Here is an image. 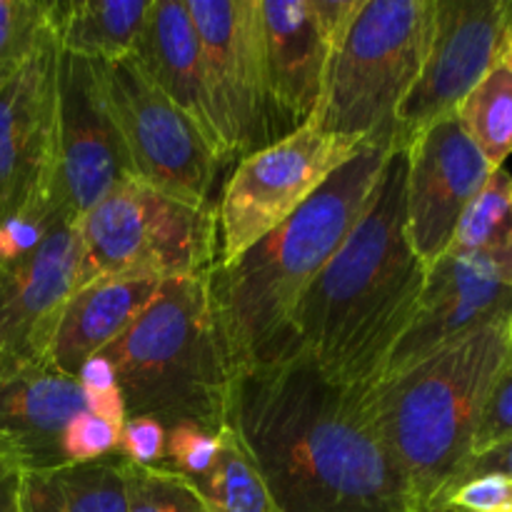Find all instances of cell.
<instances>
[{
	"instance_id": "obj_6",
	"label": "cell",
	"mask_w": 512,
	"mask_h": 512,
	"mask_svg": "<svg viewBox=\"0 0 512 512\" xmlns=\"http://www.w3.org/2000/svg\"><path fill=\"white\" fill-rule=\"evenodd\" d=\"M435 28V0H363L330 55L315 130L393 148L405 98L420 78Z\"/></svg>"
},
{
	"instance_id": "obj_27",
	"label": "cell",
	"mask_w": 512,
	"mask_h": 512,
	"mask_svg": "<svg viewBox=\"0 0 512 512\" xmlns=\"http://www.w3.org/2000/svg\"><path fill=\"white\" fill-rule=\"evenodd\" d=\"M125 512H208L198 490L180 475L163 468L135 465L125 468Z\"/></svg>"
},
{
	"instance_id": "obj_28",
	"label": "cell",
	"mask_w": 512,
	"mask_h": 512,
	"mask_svg": "<svg viewBox=\"0 0 512 512\" xmlns=\"http://www.w3.org/2000/svg\"><path fill=\"white\" fill-rule=\"evenodd\" d=\"M430 512H512V478L485 473L445 490Z\"/></svg>"
},
{
	"instance_id": "obj_8",
	"label": "cell",
	"mask_w": 512,
	"mask_h": 512,
	"mask_svg": "<svg viewBox=\"0 0 512 512\" xmlns=\"http://www.w3.org/2000/svg\"><path fill=\"white\" fill-rule=\"evenodd\" d=\"M78 275V223L58 193L48 210L0 235V370L45 365Z\"/></svg>"
},
{
	"instance_id": "obj_34",
	"label": "cell",
	"mask_w": 512,
	"mask_h": 512,
	"mask_svg": "<svg viewBox=\"0 0 512 512\" xmlns=\"http://www.w3.org/2000/svg\"><path fill=\"white\" fill-rule=\"evenodd\" d=\"M500 65H505V68L512 73V28L508 30V35H505V43H503V53H500Z\"/></svg>"
},
{
	"instance_id": "obj_19",
	"label": "cell",
	"mask_w": 512,
	"mask_h": 512,
	"mask_svg": "<svg viewBox=\"0 0 512 512\" xmlns=\"http://www.w3.org/2000/svg\"><path fill=\"white\" fill-rule=\"evenodd\" d=\"M163 283L158 278H95L78 285L63 305L45 365L78 380L85 365L115 343L153 303Z\"/></svg>"
},
{
	"instance_id": "obj_18",
	"label": "cell",
	"mask_w": 512,
	"mask_h": 512,
	"mask_svg": "<svg viewBox=\"0 0 512 512\" xmlns=\"http://www.w3.org/2000/svg\"><path fill=\"white\" fill-rule=\"evenodd\" d=\"M268 93L283 135L313 120L323 95L333 40L320 25L313 0H260Z\"/></svg>"
},
{
	"instance_id": "obj_35",
	"label": "cell",
	"mask_w": 512,
	"mask_h": 512,
	"mask_svg": "<svg viewBox=\"0 0 512 512\" xmlns=\"http://www.w3.org/2000/svg\"><path fill=\"white\" fill-rule=\"evenodd\" d=\"M510 328H512V318H510Z\"/></svg>"
},
{
	"instance_id": "obj_3",
	"label": "cell",
	"mask_w": 512,
	"mask_h": 512,
	"mask_svg": "<svg viewBox=\"0 0 512 512\" xmlns=\"http://www.w3.org/2000/svg\"><path fill=\"white\" fill-rule=\"evenodd\" d=\"M390 150H360L283 225L205 275L230 373L288 353L295 308L363 215Z\"/></svg>"
},
{
	"instance_id": "obj_9",
	"label": "cell",
	"mask_w": 512,
	"mask_h": 512,
	"mask_svg": "<svg viewBox=\"0 0 512 512\" xmlns=\"http://www.w3.org/2000/svg\"><path fill=\"white\" fill-rule=\"evenodd\" d=\"M368 145L315 130L313 125L238 160L220 193V258H238L260 238L283 225L340 165Z\"/></svg>"
},
{
	"instance_id": "obj_4",
	"label": "cell",
	"mask_w": 512,
	"mask_h": 512,
	"mask_svg": "<svg viewBox=\"0 0 512 512\" xmlns=\"http://www.w3.org/2000/svg\"><path fill=\"white\" fill-rule=\"evenodd\" d=\"M510 315L380 378L363 410L408 483L415 512H430L473 455L488 395L512 353Z\"/></svg>"
},
{
	"instance_id": "obj_7",
	"label": "cell",
	"mask_w": 512,
	"mask_h": 512,
	"mask_svg": "<svg viewBox=\"0 0 512 512\" xmlns=\"http://www.w3.org/2000/svg\"><path fill=\"white\" fill-rule=\"evenodd\" d=\"M78 285L95 278H205L220 258L215 205H190L140 180L78 223Z\"/></svg>"
},
{
	"instance_id": "obj_20",
	"label": "cell",
	"mask_w": 512,
	"mask_h": 512,
	"mask_svg": "<svg viewBox=\"0 0 512 512\" xmlns=\"http://www.w3.org/2000/svg\"><path fill=\"white\" fill-rule=\"evenodd\" d=\"M130 60L183 113L198 123L220 155L210 110L200 35L185 0H153ZM223 163V155H220Z\"/></svg>"
},
{
	"instance_id": "obj_31",
	"label": "cell",
	"mask_w": 512,
	"mask_h": 512,
	"mask_svg": "<svg viewBox=\"0 0 512 512\" xmlns=\"http://www.w3.org/2000/svg\"><path fill=\"white\" fill-rule=\"evenodd\" d=\"M118 453L135 465H155L165 453V428L150 418L125 420L120 430Z\"/></svg>"
},
{
	"instance_id": "obj_29",
	"label": "cell",
	"mask_w": 512,
	"mask_h": 512,
	"mask_svg": "<svg viewBox=\"0 0 512 512\" xmlns=\"http://www.w3.org/2000/svg\"><path fill=\"white\" fill-rule=\"evenodd\" d=\"M120 430H123V423L118 420L105 418L90 408L83 410L65 433L68 463H85V460H98L118 453Z\"/></svg>"
},
{
	"instance_id": "obj_12",
	"label": "cell",
	"mask_w": 512,
	"mask_h": 512,
	"mask_svg": "<svg viewBox=\"0 0 512 512\" xmlns=\"http://www.w3.org/2000/svg\"><path fill=\"white\" fill-rule=\"evenodd\" d=\"M58 30L0 85V235L53 198L58 173Z\"/></svg>"
},
{
	"instance_id": "obj_30",
	"label": "cell",
	"mask_w": 512,
	"mask_h": 512,
	"mask_svg": "<svg viewBox=\"0 0 512 512\" xmlns=\"http://www.w3.org/2000/svg\"><path fill=\"white\" fill-rule=\"evenodd\" d=\"M512 438V353L503 373L495 380L493 390L488 395L483 415H480L478 433L473 440V455L485 453L495 445L505 443ZM470 455V458H473Z\"/></svg>"
},
{
	"instance_id": "obj_17",
	"label": "cell",
	"mask_w": 512,
	"mask_h": 512,
	"mask_svg": "<svg viewBox=\"0 0 512 512\" xmlns=\"http://www.w3.org/2000/svg\"><path fill=\"white\" fill-rule=\"evenodd\" d=\"M88 410L80 380L50 365L0 370V458L20 470L68 463V425Z\"/></svg>"
},
{
	"instance_id": "obj_25",
	"label": "cell",
	"mask_w": 512,
	"mask_h": 512,
	"mask_svg": "<svg viewBox=\"0 0 512 512\" xmlns=\"http://www.w3.org/2000/svg\"><path fill=\"white\" fill-rule=\"evenodd\" d=\"M460 120L468 138L478 145L493 168H503L512 155V73L505 65H495L468 98L458 105Z\"/></svg>"
},
{
	"instance_id": "obj_11",
	"label": "cell",
	"mask_w": 512,
	"mask_h": 512,
	"mask_svg": "<svg viewBox=\"0 0 512 512\" xmlns=\"http://www.w3.org/2000/svg\"><path fill=\"white\" fill-rule=\"evenodd\" d=\"M98 65L135 178L183 203L213 205L210 195L223 163L208 135L130 58Z\"/></svg>"
},
{
	"instance_id": "obj_1",
	"label": "cell",
	"mask_w": 512,
	"mask_h": 512,
	"mask_svg": "<svg viewBox=\"0 0 512 512\" xmlns=\"http://www.w3.org/2000/svg\"><path fill=\"white\" fill-rule=\"evenodd\" d=\"M228 423L280 512H415L363 395L298 350L233 375Z\"/></svg>"
},
{
	"instance_id": "obj_15",
	"label": "cell",
	"mask_w": 512,
	"mask_h": 512,
	"mask_svg": "<svg viewBox=\"0 0 512 512\" xmlns=\"http://www.w3.org/2000/svg\"><path fill=\"white\" fill-rule=\"evenodd\" d=\"M405 225L425 268L450 250L468 205L478 198L493 165L453 115L435 120L405 148Z\"/></svg>"
},
{
	"instance_id": "obj_10",
	"label": "cell",
	"mask_w": 512,
	"mask_h": 512,
	"mask_svg": "<svg viewBox=\"0 0 512 512\" xmlns=\"http://www.w3.org/2000/svg\"><path fill=\"white\" fill-rule=\"evenodd\" d=\"M200 35L223 165L278 140L260 0H185Z\"/></svg>"
},
{
	"instance_id": "obj_23",
	"label": "cell",
	"mask_w": 512,
	"mask_h": 512,
	"mask_svg": "<svg viewBox=\"0 0 512 512\" xmlns=\"http://www.w3.org/2000/svg\"><path fill=\"white\" fill-rule=\"evenodd\" d=\"M448 253L483 265L512 285V175L495 168L478 198L468 205Z\"/></svg>"
},
{
	"instance_id": "obj_21",
	"label": "cell",
	"mask_w": 512,
	"mask_h": 512,
	"mask_svg": "<svg viewBox=\"0 0 512 512\" xmlns=\"http://www.w3.org/2000/svg\"><path fill=\"white\" fill-rule=\"evenodd\" d=\"M125 468L120 453L85 463L23 470L20 512H125Z\"/></svg>"
},
{
	"instance_id": "obj_16",
	"label": "cell",
	"mask_w": 512,
	"mask_h": 512,
	"mask_svg": "<svg viewBox=\"0 0 512 512\" xmlns=\"http://www.w3.org/2000/svg\"><path fill=\"white\" fill-rule=\"evenodd\" d=\"M510 313L512 285L473 260L445 253L428 268L418 310L390 353L380 378L400 373L443 345Z\"/></svg>"
},
{
	"instance_id": "obj_32",
	"label": "cell",
	"mask_w": 512,
	"mask_h": 512,
	"mask_svg": "<svg viewBox=\"0 0 512 512\" xmlns=\"http://www.w3.org/2000/svg\"><path fill=\"white\" fill-rule=\"evenodd\" d=\"M485 473H500V475H508V478H512V438L505 440V443L495 445V448L485 450V453L473 455V458L465 463V468L460 470L458 478H455L453 483H450L445 490H450L453 485L463 483V480L478 478V475H485ZM445 490H443V493H445ZM443 493H440V495H443ZM440 495H438V498H440Z\"/></svg>"
},
{
	"instance_id": "obj_13",
	"label": "cell",
	"mask_w": 512,
	"mask_h": 512,
	"mask_svg": "<svg viewBox=\"0 0 512 512\" xmlns=\"http://www.w3.org/2000/svg\"><path fill=\"white\" fill-rule=\"evenodd\" d=\"M510 28L512 0H435L428 58L398 113L393 148H408L428 125L458 110L498 65Z\"/></svg>"
},
{
	"instance_id": "obj_14",
	"label": "cell",
	"mask_w": 512,
	"mask_h": 512,
	"mask_svg": "<svg viewBox=\"0 0 512 512\" xmlns=\"http://www.w3.org/2000/svg\"><path fill=\"white\" fill-rule=\"evenodd\" d=\"M130 180L138 178L108 103L98 60L60 50L58 173L53 190L80 223L100 200Z\"/></svg>"
},
{
	"instance_id": "obj_22",
	"label": "cell",
	"mask_w": 512,
	"mask_h": 512,
	"mask_svg": "<svg viewBox=\"0 0 512 512\" xmlns=\"http://www.w3.org/2000/svg\"><path fill=\"white\" fill-rule=\"evenodd\" d=\"M153 0H58L55 30L63 53L100 63L130 58Z\"/></svg>"
},
{
	"instance_id": "obj_26",
	"label": "cell",
	"mask_w": 512,
	"mask_h": 512,
	"mask_svg": "<svg viewBox=\"0 0 512 512\" xmlns=\"http://www.w3.org/2000/svg\"><path fill=\"white\" fill-rule=\"evenodd\" d=\"M58 0H0V85L55 30Z\"/></svg>"
},
{
	"instance_id": "obj_2",
	"label": "cell",
	"mask_w": 512,
	"mask_h": 512,
	"mask_svg": "<svg viewBox=\"0 0 512 512\" xmlns=\"http://www.w3.org/2000/svg\"><path fill=\"white\" fill-rule=\"evenodd\" d=\"M405 148L388 153L368 205L290 323V350L333 383L365 395L408 330L428 268L405 225Z\"/></svg>"
},
{
	"instance_id": "obj_33",
	"label": "cell",
	"mask_w": 512,
	"mask_h": 512,
	"mask_svg": "<svg viewBox=\"0 0 512 512\" xmlns=\"http://www.w3.org/2000/svg\"><path fill=\"white\" fill-rule=\"evenodd\" d=\"M20 475L23 470L0 458V512H20Z\"/></svg>"
},
{
	"instance_id": "obj_5",
	"label": "cell",
	"mask_w": 512,
	"mask_h": 512,
	"mask_svg": "<svg viewBox=\"0 0 512 512\" xmlns=\"http://www.w3.org/2000/svg\"><path fill=\"white\" fill-rule=\"evenodd\" d=\"M98 358L113 375L125 420L213 433L228 425L233 373L205 278L165 280L153 303Z\"/></svg>"
},
{
	"instance_id": "obj_24",
	"label": "cell",
	"mask_w": 512,
	"mask_h": 512,
	"mask_svg": "<svg viewBox=\"0 0 512 512\" xmlns=\"http://www.w3.org/2000/svg\"><path fill=\"white\" fill-rule=\"evenodd\" d=\"M208 512H280L258 463L233 425H225L213 458L188 478Z\"/></svg>"
}]
</instances>
